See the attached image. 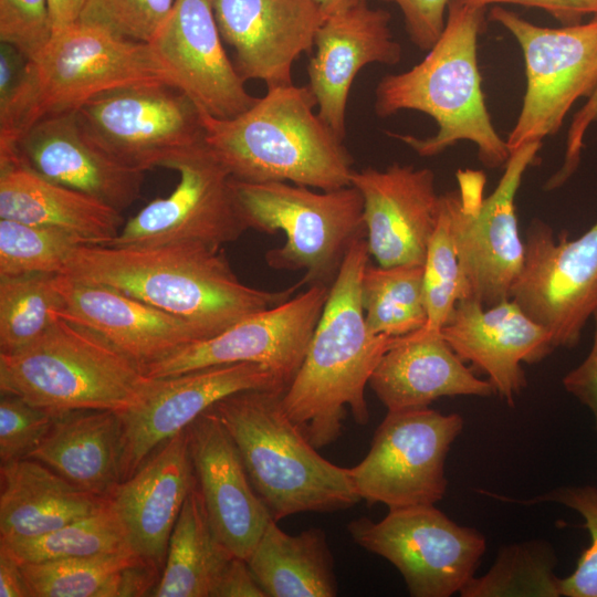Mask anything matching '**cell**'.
<instances>
[{
  "mask_svg": "<svg viewBox=\"0 0 597 597\" xmlns=\"http://www.w3.org/2000/svg\"><path fill=\"white\" fill-rule=\"evenodd\" d=\"M364 200L366 242L378 265H423L441 211L434 172L394 163L384 170H353Z\"/></svg>",
  "mask_w": 597,
  "mask_h": 597,
  "instance_id": "cell-18",
  "label": "cell"
},
{
  "mask_svg": "<svg viewBox=\"0 0 597 597\" xmlns=\"http://www.w3.org/2000/svg\"><path fill=\"white\" fill-rule=\"evenodd\" d=\"M139 557L127 551L21 565L30 597H128Z\"/></svg>",
  "mask_w": 597,
  "mask_h": 597,
  "instance_id": "cell-33",
  "label": "cell"
},
{
  "mask_svg": "<svg viewBox=\"0 0 597 597\" xmlns=\"http://www.w3.org/2000/svg\"><path fill=\"white\" fill-rule=\"evenodd\" d=\"M329 287L310 285L295 297L253 313L219 334L196 341L148 365L144 374L160 378L211 366L258 363L268 366L289 386L302 365Z\"/></svg>",
  "mask_w": 597,
  "mask_h": 597,
  "instance_id": "cell-16",
  "label": "cell"
},
{
  "mask_svg": "<svg viewBox=\"0 0 597 597\" xmlns=\"http://www.w3.org/2000/svg\"><path fill=\"white\" fill-rule=\"evenodd\" d=\"M222 40L247 81L293 84L292 67L312 51L323 17L314 0H211Z\"/></svg>",
  "mask_w": 597,
  "mask_h": 597,
  "instance_id": "cell-20",
  "label": "cell"
},
{
  "mask_svg": "<svg viewBox=\"0 0 597 597\" xmlns=\"http://www.w3.org/2000/svg\"><path fill=\"white\" fill-rule=\"evenodd\" d=\"M91 138L118 163L169 168L205 143L201 112L179 88L146 84L102 93L76 109Z\"/></svg>",
  "mask_w": 597,
  "mask_h": 597,
  "instance_id": "cell-12",
  "label": "cell"
},
{
  "mask_svg": "<svg viewBox=\"0 0 597 597\" xmlns=\"http://www.w3.org/2000/svg\"><path fill=\"white\" fill-rule=\"evenodd\" d=\"M284 391L249 389L211 409L232 437L251 483L274 521L304 512H335L360 498L349 468L323 458L286 413Z\"/></svg>",
  "mask_w": 597,
  "mask_h": 597,
  "instance_id": "cell-5",
  "label": "cell"
},
{
  "mask_svg": "<svg viewBox=\"0 0 597 597\" xmlns=\"http://www.w3.org/2000/svg\"><path fill=\"white\" fill-rule=\"evenodd\" d=\"M56 274L0 277V353L25 348L60 318L62 296Z\"/></svg>",
  "mask_w": 597,
  "mask_h": 597,
  "instance_id": "cell-35",
  "label": "cell"
},
{
  "mask_svg": "<svg viewBox=\"0 0 597 597\" xmlns=\"http://www.w3.org/2000/svg\"><path fill=\"white\" fill-rule=\"evenodd\" d=\"M315 106L307 85L290 84L268 88L231 118L200 111L205 144L235 180L284 181L318 190L349 186L353 158Z\"/></svg>",
  "mask_w": 597,
  "mask_h": 597,
  "instance_id": "cell-4",
  "label": "cell"
},
{
  "mask_svg": "<svg viewBox=\"0 0 597 597\" xmlns=\"http://www.w3.org/2000/svg\"><path fill=\"white\" fill-rule=\"evenodd\" d=\"M541 146L542 142H533L513 150L486 197L483 171L472 169L458 170L457 189L441 195L462 275L461 300L473 298L489 307L510 298L525 256L515 196Z\"/></svg>",
  "mask_w": 597,
  "mask_h": 597,
  "instance_id": "cell-8",
  "label": "cell"
},
{
  "mask_svg": "<svg viewBox=\"0 0 597 597\" xmlns=\"http://www.w3.org/2000/svg\"><path fill=\"white\" fill-rule=\"evenodd\" d=\"M365 321L375 335L401 337L426 327L423 265L367 264L362 279Z\"/></svg>",
  "mask_w": 597,
  "mask_h": 597,
  "instance_id": "cell-34",
  "label": "cell"
},
{
  "mask_svg": "<svg viewBox=\"0 0 597 597\" xmlns=\"http://www.w3.org/2000/svg\"><path fill=\"white\" fill-rule=\"evenodd\" d=\"M0 218L62 230L83 244L98 245L117 237L125 223L121 211L20 163L0 167Z\"/></svg>",
  "mask_w": 597,
  "mask_h": 597,
  "instance_id": "cell-30",
  "label": "cell"
},
{
  "mask_svg": "<svg viewBox=\"0 0 597 597\" xmlns=\"http://www.w3.org/2000/svg\"><path fill=\"white\" fill-rule=\"evenodd\" d=\"M440 334L509 406L526 386L522 363H538L554 350L549 333L511 298L489 307L460 300Z\"/></svg>",
  "mask_w": 597,
  "mask_h": 597,
  "instance_id": "cell-21",
  "label": "cell"
},
{
  "mask_svg": "<svg viewBox=\"0 0 597 597\" xmlns=\"http://www.w3.org/2000/svg\"><path fill=\"white\" fill-rule=\"evenodd\" d=\"M399 7L410 41L429 51L441 35L450 0H389Z\"/></svg>",
  "mask_w": 597,
  "mask_h": 597,
  "instance_id": "cell-44",
  "label": "cell"
},
{
  "mask_svg": "<svg viewBox=\"0 0 597 597\" xmlns=\"http://www.w3.org/2000/svg\"><path fill=\"white\" fill-rule=\"evenodd\" d=\"M81 244L62 230L0 218V277L63 274Z\"/></svg>",
  "mask_w": 597,
  "mask_h": 597,
  "instance_id": "cell-38",
  "label": "cell"
},
{
  "mask_svg": "<svg viewBox=\"0 0 597 597\" xmlns=\"http://www.w3.org/2000/svg\"><path fill=\"white\" fill-rule=\"evenodd\" d=\"M0 544L21 564L133 552L111 503L97 513L43 535L21 541H0Z\"/></svg>",
  "mask_w": 597,
  "mask_h": 597,
  "instance_id": "cell-37",
  "label": "cell"
},
{
  "mask_svg": "<svg viewBox=\"0 0 597 597\" xmlns=\"http://www.w3.org/2000/svg\"><path fill=\"white\" fill-rule=\"evenodd\" d=\"M484 27L485 8L449 1L444 29L423 60L378 82V116L417 111L432 117L438 127L434 135L425 138L388 132L389 136L421 157L436 156L460 140H469L485 167L505 166L511 151L492 124L481 87L478 38Z\"/></svg>",
  "mask_w": 597,
  "mask_h": 597,
  "instance_id": "cell-3",
  "label": "cell"
},
{
  "mask_svg": "<svg viewBox=\"0 0 597 597\" xmlns=\"http://www.w3.org/2000/svg\"><path fill=\"white\" fill-rule=\"evenodd\" d=\"M35 116L72 112L107 91L146 84L175 86L169 67L149 43L76 21L53 32L29 61Z\"/></svg>",
  "mask_w": 597,
  "mask_h": 597,
  "instance_id": "cell-9",
  "label": "cell"
},
{
  "mask_svg": "<svg viewBox=\"0 0 597 597\" xmlns=\"http://www.w3.org/2000/svg\"><path fill=\"white\" fill-rule=\"evenodd\" d=\"M29 60L13 45L0 42V101L20 84Z\"/></svg>",
  "mask_w": 597,
  "mask_h": 597,
  "instance_id": "cell-49",
  "label": "cell"
},
{
  "mask_svg": "<svg viewBox=\"0 0 597 597\" xmlns=\"http://www.w3.org/2000/svg\"><path fill=\"white\" fill-rule=\"evenodd\" d=\"M596 122L597 88L587 98L584 106L574 115L567 133L564 163L562 167L545 182L544 189L546 191L559 188L576 171L580 161L585 134L589 126Z\"/></svg>",
  "mask_w": 597,
  "mask_h": 597,
  "instance_id": "cell-45",
  "label": "cell"
},
{
  "mask_svg": "<svg viewBox=\"0 0 597 597\" xmlns=\"http://www.w3.org/2000/svg\"><path fill=\"white\" fill-rule=\"evenodd\" d=\"M169 169L179 176L172 192L146 205L103 245L136 249L200 243L221 248L248 230L231 176L205 143L179 157Z\"/></svg>",
  "mask_w": 597,
  "mask_h": 597,
  "instance_id": "cell-15",
  "label": "cell"
},
{
  "mask_svg": "<svg viewBox=\"0 0 597 597\" xmlns=\"http://www.w3.org/2000/svg\"><path fill=\"white\" fill-rule=\"evenodd\" d=\"M210 597H265L245 559L233 556Z\"/></svg>",
  "mask_w": 597,
  "mask_h": 597,
  "instance_id": "cell-48",
  "label": "cell"
},
{
  "mask_svg": "<svg viewBox=\"0 0 597 597\" xmlns=\"http://www.w3.org/2000/svg\"><path fill=\"white\" fill-rule=\"evenodd\" d=\"M53 32L75 23L86 0H48Z\"/></svg>",
  "mask_w": 597,
  "mask_h": 597,
  "instance_id": "cell-51",
  "label": "cell"
},
{
  "mask_svg": "<svg viewBox=\"0 0 597 597\" xmlns=\"http://www.w3.org/2000/svg\"><path fill=\"white\" fill-rule=\"evenodd\" d=\"M177 0H86L78 22L114 35L150 43Z\"/></svg>",
  "mask_w": 597,
  "mask_h": 597,
  "instance_id": "cell-40",
  "label": "cell"
},
{
  "mask_svg": "<svg viewBox=\"0 0 597 597\" xmlns=\"http://www.w3.org/2000/svg\"><path fill=\"white\" fill-rule=\"evenodd\" d=\"M124 428L117 411L60 412L29 457L77 488L108 496L124 480Z\"/></svg>",
  "mask_w": 597,
  "mask_h": 597,
  "instance_id": "cell-28",
  "label": "cell"
},
{
  "mask_svg": "<svg viewBox=\"0 0 597 597\" xmlns=\"http://www.w3.org/2000/svg\"><path fill=\"white\" fill-rule=\"evenodd\" d=\"M233 556L209 522L196 480L172 528L160 579L151 596L210 597Z\"/></svg>",
  "mask_w": 597,
  "mask_h": 597,
  "instance_id": "cell-32",
  "label": "cell"
},
{
  "mask_svg": "<svg viewBox=\"0 0 597 597\" xmlns=\"http://www.w3.org/2000/svg\"><path fill=\"white\" fill-rule=\"evenodd\" d=\"M490 19L515 38L525 61L523 105L505 140L512 153L556 134L573 104L597 88V17L586 23L545 28L494 6Z\"/></svg>",
  "mask_w": 597,
  "mask_h": 597,
  "instance_id": "cell-10",
  "label": "cell"
},
{
  "mask_svg": "<svg viewBox=\"0 0 597 597\" xmlns=\"http://www.w3.org/2000/svg\"><path fill=\"white\" fill-rule=\"evenodd\" d=\"M247 563L265 597L337 595L333 556L320 527L291 535L271 520Z\"/></svg>",
  "mask_w": 597,
  "mask_h": 597,
  "instance_id": "cell-31",
  "label": "cell"
},
{
  "mask_svg": "<svg viewBox=\"0 0 597 597\" xmlns=\"http://www.w3.org/2000/svg\"><path fill=\"white\" fill-rule=\"evenodd\" d=\"M522 270L510 298L551 335L553 348L576 346L597 310V221L580 237L556 239L534 219L524 239Z\"/></svg>",
  "mask_w": 597,
  "mask_h": 597,
  "instance_id": "cell-14",
  "label": "cell"
},
{
  "mask_svg": "<svg viewBox=\"0 0 597 597\" xmlns=\"http://www.w3.org/2000/svg\"><path fill=\"white\" fill-rule=\"evenodd\" d=\"M60 317L95 333L144 369L205 334L186 320L113 287L56 274Z\"/></svg>",
  "mask_w": 597,
  "mask_h": 597,
  "instance_id": "cell-23",
  "label": "cell"
},
{
  "mask_svg": "<svg viewBox=\"0 0 597 597\" xmlns=\"http://www.w3.org/2000/svg\"><path fill=\"white\" fill-rule=\"evenodd\" d=\"M368 385L388 411L427 408L441 397L495 394L448 345L425 328L402 336L381 357Z\"/></svg>",
  "mask_w": 597,
  "mask_h": 597,
  "instance_id": "cell-27",
  "label": "cell"
},
{
  "mask_svg": "<svg viewBox=\"0 0 597 597\" xmlns=\"http://www.w3.org/2000/svg\"><path fill=\"white\" fill-rule=\"evenodd\" d=\"M19 163L42 178L123 211L142 192L145 171L109 156L87 134L76 111L45 116L18 144Z\"/></svg>",
  "mask_w": 597,
  "mask_h": 597,
  "instance_id": "cell-24",
  "label": "cell"
},
{
  "mask_svg": "<svg viewBox=\"0 0 597 597\" xmlns=\"http://www.w3.org/2000/svg\"><path fill=\"white\" fill-rule=\"evenodd\" d=\"M53 35L48 0H0V42L34 59Z\"/></svg>",
  "mask_w": 597,
  "mask_h": 597,
  "instance_id": "cell-43",
  "label": "cell"
},
{
  "mask_svg": "<svg viewBox=\"0 0 597 597\" xmlns=\"http://www.w3.org/2000/svg\"><path fill=\"white\" fill-rule=\"evenodd\" d=\"M462 428L460 415L429 407L388 411L367 455L349 468L360 500L389 510L440 501L448 484L446 458Z\"/></svg>",
  "mask_w": 597,
  "mask_h": 597,
  "instance_id": "cell-13",
  "label": "cell"
},
{
  "mask_svg": "<svg viewBox=\"0 0 597 597\" xmlns=\"http://www.w3.org/2000/svg\"><path fill=\"white\" fill-rule=\"evenodd\" d=\"M149 44L200 111L231 118L256 102L224 51L211 0H177Z\"/></svg>",
  "mask_w": 597,
  "mask_h": 597,
  "instance_id": "cell-19",
  "label": "cell"
},
{
  "mask_svg": "<svg viewBox=\"0 0 597 597\" xmlns=\"http://www.w3.org/2000/svg\"><path fill=\"white\" fill-rule=\"evenodd\" d=\"M148 377L133 360L85 327L59 318L38 341L0 353V391L54 412H121L142 395Z\"/></svg>",
  "mask_w": 597,
  "mask_h": 597,
  "instance_id": "cell-6",
  "label": "cell"
},
{
  "mask_svg": "<svg viewBox=\"0 0 597 597\" xmlns=\"http://www.w3.org/2000/svg\"><path fill=\"white\" fill-rule=\"evenodd\" d=\"M366 238L348 251L295 377L283 394L289 417L317 448L342 433L347 409L359 425L369 420L365 388L381 357L402 337L367 327L362 279L369 263Z\"/></svg>",
  "mask_w": 597,
  "mask_h": 597,
  "instance_id": "cell-2",
  "label": "cell"
},
{
  "mask_svg": "<svg viewBox=\"0 0 597 597\" xmlns=\"http://www.w3.org/2000/svg\"><path fill=\"white\" fill-rule=\"evenodd\" d=\"M553 501L577 511L585 520L591 544L580 555L577 567L566 578H561V596L597 597V488L563 486L528 501Z\"/></svg>",
  "mask_w": 597,
  "mask_h": 597,
  "instance_id": "cell-41",
  "label": "cell"
},
{
  "mask_svg": "<svg viewBox=\"0 0 597 597\" xmlns=\"http://www.w3.org/2000/svg\"><path fill=\"white\" fill-rule=\"evenodd\" d=\"M190 457L209 522L220 542L248 559L271 513L253 488L241 454L210 408L188 426Z\"/></svg>",
  "mask_w": 597,
  "mask_h": 597,
  "instance_id": "cell-22",
  "label": "cell"
},
{
  "mask_svg": "<svg viewBox=\"0 0 597 597\" xmlns=\"http://www.w3.org/2000/svg\"><path fill=\"white\" fill-rule=\"evenodd\" d=\"M59 413L18 396L1 394L0 463L28 459L44 440Z\"/></svg>",
  "mask_w": 597,
  "mask_h": 597,
  "instance_id": "cell-42",
  "label": "cell"
},
{
  "mask_svg": "<svg viewBox=\"0 0 597 597\" xmlns=\"http://www.w3.org/2000/svg\"><path fill=\"white\" fill-rule=\"evenodd\" d=\"M113 287L195 325L208 338L292 297L303 283L266 291L242 283L221 248L180 243L155 248L81 244L65 272Z\"/></svg>",
  "mask_w": 597,
  "mask_h": 597,
  "instance_id": "cell-1",
  "label": "cell"
},
{
  "mask_svg": "<svg viewBox=\"0 0 597 597\" xmlns=\"http://www.w3.org/2000/svg\"><path fill=\"white\" fill-rule=\"evenodd\" d=\"M0 541H21L104 510L109 498L72 484L34 459L0 465Z\"/></svg>",
  "mask_w": 597,
  "mask_h": 597,
  "instance_id": "cell-29",
  "label": "cell"
},
{
  "mask_svg": "<svg viewBox=\"0 0 597 597\" xmlns=\"http://www.w3.org/2000/svg\"><path fill=\"white\" fill-rule=\"evenodd\" d=\"M371 0H314L316 3L323 20L342 13L344 11L350 10L353 8L368 4ZM379 1H389V0H379Z\"/></svg>",
  "mask_w": 597,
  "mask_h": 597,
  "instance_id": "cell-52",
  "label": "cell"
},
{
  "mask_svg": "<svg viewBox=\"0 0 597 597\" xmlns=\"http://www.w3.org/2000/svg\"><path fill=\"white\" fill-rule=\"evenodd\" d=\"M556 556L546 541L533 540L502 547L482 576H474L460 591L463 597L561 596L554 574Z\"/></svg>",
  "mask_w": 597,
  "mask_h": 597,
  "instance_id": "cell-36",
  "label": "cell"
},
{
  "mask_svg": "<svg viewBox=\"0 0 597 597\" xmlns=\"http://www.w3.org/2000/svg\"><path fill=\"white\" fill-rule=\"evenodd\" d=\"M387 10L363 4L323 20L307 66L318 116L345 137L346 106L353 82L368 64H397L401 46L390 29Z\"/></svg>",
  "mask_w": 597,
  "mask_h": 597,
  "instance_id": "cell-25",
  "label": "cell"
},
{
  "mask_svg": "<svg viewBox=\"0 0 597 597\" xmlns=\"http://www.w3.org/2000/svg\"><path fill=\"white\" fill-rule=\"evenodd\" d=\"M460 6L485 8L489 4L512 3L540 8L564 25L582 23L590 14L597 17V0H450Z\"/></svg>",
  "mask_w": 597,
  "mask_h": 597,
  "instance_id": "cell-46",
  "label": "cell"
},
{
  "mask_svg": "<svg viewBox=\"0 0 597 597\" xmlns=\"http://www.w3.org/2000/svg\"><path fill=\"white\" fill-rule=\"evenodd\" d=\"M231 187L247 229L285 234L281 248L266 252L268 265L304 271L303 284L331 286L352 245L366 238L364 200L352 185L314 191L284 181L231 178Z\"/></svg>",
  "mask_w": 597,
  "mask_h": 597,
  "instance_id": "cell-7",
  "label": "cell"
},
{
  "mask_svg": "<svg viewBox=\"0 0 597 597\" xmlns=\"http://www.w3.org/2000/svg\"><path fill=\"white\" fill-rule=\"evenodd\" d=\"M187 428L160 444L108 495L129 548L160 570L172 528L196 481Z\"/></svg>",
  "mask_w": 597,
  "mask_h": 597,
  "instance_id": "cell-26",
  "label": "cell"
},
{
  "mask_svg": "<svg viewBox=\"0 0 597 597\" xmlns=\"http://www.w3.org/2000/svg\"><path fill=\"white\" fill-rule=\"evenodd\" d=\"M287 384L268 366L235 363L149 378L140 397L118 412L124 428V480L160 444L186 429L222 398L249 389L285 391Z\"/></svg>",
  "mask_w": 597,
  "mask_h": 597,
  "instance_id": "cell-17",
  "label": "cell"
},
{
  "mask_svg": "<svg viewBox=\"0 0 597 597\" xmlns=\"http://www.w3.org/2000/svg\"><path fill=\"white\" fill-rule=\"evenodd\" d=\"M0 596L30 597L21 563L0 544Z\"/></svg>",
  "mask_w": 597,
  "mask_h": 597,
  "instance_id": "cell-50",
  "label": "cell"
},
{
  "mask_svg": "<svg viewBox=\"0 0 597 597\" xmlns=\"http://www.w3.org/2000/svg\"><path fill=\"white\" fill-rule=\"evenodd\" d=\"M423 292L428 314L425 329L440 332L462 297L460 264L442 206L423 262Z\"/></svg>",
  "mask_w": 597,
  "mask_h": 597,
  "instance_id": "cell-39",
  "label": "cell"
},
{
  "mask_svg": "<svg viewBox=\"0 0 597 597\" xmlns=\"http://www.w3.org/2000/svg\"><path fill=\"white\" fill-rule=\"evenodd\" d=\"M593 346L584 362L563 378L564 388L593 412L597 427V310Z\"/></svg>",
  "mask_w": 597,
  "mask_h": 597,
  "instance_id": "cell-47",
  "label": "cell"
},
{
  "mask_svg": "<svg viewBox=\"0 0 597 597\" xmlns=\"http://www.w3.org/2000/svg\"><path fill=\"white\" fill-rule=\"evenodd\" d=\"M347 528L357 545L399 570L412 597L460 593L486 549L482 533L457 524L434 504L389 510L378 522L359 517Z\"/></svg>",
  "mask_w": 597,
  "mask_h": 597,
  "instance_id": "cell-11",
  "label": "cell"
}]
</instances>
